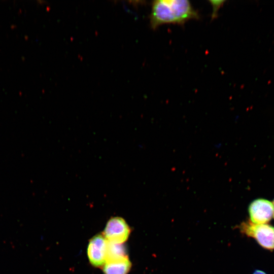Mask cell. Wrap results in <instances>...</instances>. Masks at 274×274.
I'll return each instance as SVG.
<instances>
[{"label": "cell", "instance_id": "1", "mask_svg": "<svg viewBox=\"0 0 274 274\" xmlns=\"http://www.w3.org/2000/svg\"><path fill=\"white\" fill-rule=\"evenodd\" d=\"M199 16L190 2L187 0H157L151 4V27L155 29L165 24H183Z\"/></svg>", "mask_w": 274, "mask_h": 274}, {"label": "cell", "instance_id": "2", "mask_svg": "<svg viewBox=\"0 0 274 274\" xmlns=\"http://www.w3.org/2000/svg\"><path fill=\"white\" fill-rule=\"evenodd\" d=\"M241 231L247 235L254 238L264 248L274 249V227L266 224H255L244 222L239 226Z\"/></svg>", "mask_w": 274, "mask_h": 274}, {"label": "cell", "instance_id": "3", "mask_svg": "<svg viewBox=\"0 0 274 274\" xmlns=\"http://www.w3.org/2000/svg\"><path fill=\"white\" fill-rule=\"evenodd\" d=\"M130 233V228L125 220L115 217L107 223L103 235L108 242L123 244L127 241Z\"/></svg>", "mask_w": 274, "mask_h": 274}, {"label": "cell", "instance_id": "4", "mask_svg": "<svg viewBox=\"0 0 274 274\" xmlns=\"http://www.w3.org/2000/svg\"><path fill=\"white\" fill-rule=\"evenodd\" d=\"M248 211L252 223L263 224L271 220L274 213V207L273 203L270 201L259 198L250 203Z\"/></svg>", "mask_w": 274, "mask_h": 274}, {"label": "cell", "instance_id": "5", "mask_svg": "<svg viewBox=\"0 0 274 274\" xmlns=\"http://www.w3.org/2000/svg\"><path fill=\"white\" fill-rule=\"evenodd\" d=\"M107 241L102 234L94 236L87 247V256L90 263L95 267L104 265L106 261Z\"/></svg>", "mask_w": 274, "mask_h": 274}, {"label": "cell", "instance_id": "6", "mask_svg": "<svg viewBox=\"0 0 274 274\" xmlns=\"http://www.w3.org/2000/svg\"><path fill=\"white\" fill-rule=\"evenodd\" d=\"M131 266L128 258L122 260L107 261L104 265L105 274H127Z\"/></svg>", "mask_w": 274, "mask_h": 274}, {"label": "cell", "instance_id": "7", "mask_svg": "<svg viewBox=\"0 0 274 274\" xmlns=\"http://www.w3.org/2000/svg\"><path fill=\"white\" fill-rule=\"evenodd\" d=\"M126 258H128L126 248L123 244L108 242L106 262L120 260Z\"/></svg>", "mask_w": 274, "mask_h": 274}, {"label": "cell", "instance_id": "8", "mask_svg": "<svg viewBox=\"0 0 274 274\" xmlns=\"http://www.w3.org/2000/svg\"><path fill=\"white\" fill-rule=\"evenodd\" d=\"M253 274H266L265 272L260 270H256Z\"/></svg>", "mask_w": 274, "mask_h": 274}, {"label": "cell", "instance_id": "9", "mask_svg": "<svg viewBox=\"0 0 274 274\" xmlns=\"http://www.w3.org/2000/svg\"><path fill=\"white\" fill-rule=\"evenodd\" d=\"M273 207H274V201H273ZM273 215H274V213H273Z\"/></svg>", "mask_w": 274, "mask_h": 274}]
</instances>
